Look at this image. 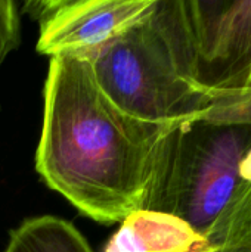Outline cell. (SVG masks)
Segmentation results:
<instances>
[{"label":"cell","mask_w":251,"mask_h":252,"mask_svg":"<svg viewBox=\"0 0 251 252\" xmlns=\"http://www.w3.org/2000/svg\"><path fill=\"white\" fill-rule=\"evenodd\" d=\"M173 126L118 108L89 61L50 58L36 170L83 214L104 224L123 223L142 208Z\"/></svg>","instance_id":"6da1fadb"},{"label":"cell","mask_w":251,"mask_h":252,"mask_svg":"<svg viewBox=\"0 0 251 252\" xmlns=\"http://www.w3.org/2000/svg\"><path fill=\"white\" fill-rule=\"evenodd\" d=\"M141 210L180 219L217 251L250 230L251 90L215 93L170 128Z\"/></svg>","instance_id":"7a4b0ae2"},{"label":"cell","mask_w":251,"mask_h":252,"mask_svg":"<svg viewBox=\"0 0 251 252\" xmlns=\"http://www.w3.org/2000/svg\"><path fill=\"white\" fill-rule=\"evenodd\" d=\"M89 62L105 94L143 121L178 124L215 94L192 80L182 0H155L138 24Z\"/></svg>","instance_id":"3957f363"},{"label":"cell","mask_w":251,"mask_h":252,"mask_svg":"<svg viewBox=\"0 0 251 252\" xmlns=\"http://www.w3.org/2000/svg\"><path fill=\"white\" fill-rule=\"evenodd\" d=\"M182 12L195 84L251 90V0H182Z\"/></svg>","instance_id":"277c9868"},{"label":"cell","mask_w":251,"mask_h":252,"mask_svg":"<svg viewBox=\"0 0 251 252\" xmlns=\"http://www.w3.org/2000/svg\"><path fill=\"white\" fill-rule=\"evenodd\" d=\"M155 0H37L25 4L40 24L37 50L92 59L138 24Z\"/></svg>","instance_id":"5b68a950"},{"label":"cell","mask_w":251,"mask_h":252,"mask_svg":"<svg viewBox=\"0 0 251 252\" xmlns=\"http://www.w3.org/2000/svg\"><path fill=\"white\" fill-rule=\"evenodd\" d=\"M104 252H219L178 217L138 211L127 217Z\"/></svg>","instance_id":"8992f818"},{"label":"cell","mask_w":251,"mask_h":252,"mask_svg":"<svg viewBox=\"0 0 251 252\" xmlns=\"http://www.w3.org/2000/svg\"><path fill=\"white\" fill-rule=\"evenodd\" d=\"M3 252H93L84 236L55 216L31 217L10 232Z\"/></svg>","instance_id":"52a82bcc"},{"label":"cell","mask_w":251,"mask_h":252,"mask_svg":"<svg viewBox=\"0 0 251 252\" xmlns=\"http://www.w3.org/2000/svg\"><path fill=\"white\" fill-rule=\"evenodd\" d=\"M19 44V10L15 1L0 0V63Z\"/></svg>","instance_id":"ba28073f"},{"label":"cell","mask_w":251,"mask_h":252,"mask_svg":"<svg viewBox=\"0 0 251 252\" xmlns=\"http://www.w3.org/2000/svg\"><path fill=\"white\" fill-rule=\"evenodd\" d=\"M219 252H251V229L231 244L225 245Z\"/></svg>","instance_id":"9c48e42d"}]
</instances>
